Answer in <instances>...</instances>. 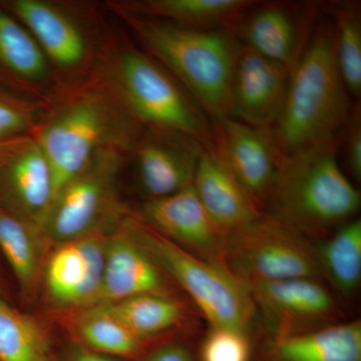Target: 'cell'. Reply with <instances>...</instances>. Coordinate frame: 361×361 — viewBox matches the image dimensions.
Here are the masks:
<instances>
[{"label": "cell", "mask_w": 361, "mask_h": 361, "mask_svg": "<svg viewBox=\"0 0 361 361\" xmlns=\"http://www.w3.org/2000/svg\"><path fill=\"white\" fill-rule=\"evenodd\" d=\"M142 130L92 68L87 77L56 85L42 99L33 135L51 164L56 195L99 152L111 149L130 157Z\"/></svg>", "instance_id": "cell-1"}, {"label": "cell", "mask_w": 361, "mask_h": 361, "mask_svg": "<svg viewBox=\"0 0 361 361\" xmlns=\"http://www.w3.org/2000/svg\"><path fill=\"white\" fill-rule=\"evenodd\" d=\"M142 49L189 92L213 126L229 116L233 73L242 44L232 28L196 30L110 9Z\"/></svg>", "instance_id": "cell-2"}, {"label": "cell", "mask_w": 361, "mask_h": 361, "mask_svg": "<svg viewBox=\"0 0 361 361\" xmlns=\"http://www.w3.org/2000/svg\"><path fill=\"white\" fill-rule=\"evenodd\" d=\"M338 135L302 147L280 163L265 211L311 241L355 219L361 196L338 161Z\"/></svg>", "instance_id": "cell-3"}, {"label": "cell", "mask_w": 361, "mask_h": 361, "mask_svg": "<svg viewBox=\"0 0 361 361\" xmlns=\"http://www.w3.org/2000/svg\"><path fill=\"white\" fill-rule=\"evenodd\" d=\"M92 68L144 129L176 130L212 148L214 126L200 106L160 63L122 32L104 30Z\"/></svg>", "instance_id": "cell-4"}, {"label": "cell", "mask_w": 361, "mask_h": 361, "mask_svg": "<svg viewBox=\"0 0 361 361\" xmlns=\"http://www.w3.org/2000/svg\"><path fill=\"white\" fill-rule=\"evenodd\" d=\"M353 106L337 66L334 26H318L290 71L283 110L272 128L280 153L338 134Z\"/></svg>", "instance_id": "cell-5"}, {"label": "cell", "mask_w": 361, "mask_h": 361, "mask_svg": "<svg viewBox=\"0 0 361 361\" xmlns=\"http://www.w3.org/2000/svg\"><path fill=\"white\" fill-rule=\"evenodd\" d=\"M123 224L189 297L211 327L251 334L256 314L248 287L227 268L189 253L154 231L135 214Z\"/></svg>", "instance_id": "cell-6"}, {"label": "cell", "mask_w": 361, "mask_h": 361, "mask_svg": "<svg viewBox=\"0 0 361 361\" xmlns=\"http://www.w3.org/2000/svg\"><path fill=\"white\" fill-rule=\"evenodd\" d=\"M129 156L103 151L61 188L42 231L51 247L92 234L116 231L130 213L118 191V180Z\"/></svg>", "instance_id": "cell-7"}, {"label": "cell", "mask_w": 361, "mask_h": 361, "mask_svg": "<svg viewBox=\"0 0 361 361\" xmlns=\"http://www.w3.org/2000/svg\"><path fill=\"white\" fill-rule=\"evenodd\" d=\"M225 261L245 285L299 278L323 281L314 242L266 211L227 232Z\"/></svg>", "instance_id": "cell-8"}, {"label": "cell", "mask_w": 361, "mask_h": 361, "mask_svg": "<svg viewBox=\"0 0 361 361\" xmlns=\"http://www.w3.org/2000/svg\"><path fill=\"white\" fill-rule=\"evenodd\" d=\"M1 6L32 35L58 84L87 77L96 63L104 30L85 6L54 0H6Z\"/></svg>", "instance_id": "cell-9"}, {"label": "cell", "mask_w": 361, "mask_h": 361, "mask_svg": "<svg viewBox=\"0 0 361 361\" xmlns=\"http://www.w3.org/2000/svg\"><path fill=\"white\" fill-rule=\"evenodd\" d=\"M264 338L295 336L341 322L343 311L325 282L310 278L247 284Z\"/></svg>", "instance_id": "cell-10"}, {"label": "cell", "mask_w": 361, "mask_h": 361, "mask_svg": "<svg viewBox=\"0 0 361 361\" xmlns=\"http://www.w3.org/2000/svg\"><path fill=\"white\" fill-rule=\"evenodd\" d=\"M54 196L51 164L35 135L0 142V209L42 230Z\"/></svg>", "instance_id": "cell-11"}, {"label": "cell", "mask_w": 361, "mask_h": 361, "mask_svg": "<svg viewBox=\"0 0 361 361\" xmlns=\"http://www.w3.org/2000/svg\"><path fill=\"white\" fill-rule=\"evenodd\" d=\"M108 236L92 234L51 247L42 282L51 305L75 312L99 304Z\"/></svg>", "instance_id": "cell-12"}, {"label": "cell", "mask_w": 361, "mask_h": 361, "mask_svg": "<svg viewBox=\"0 0 361 361\" xmlns=\"http://www.w3.org/2000/svg\"><path fill=\"white\" fill-rule=\"evenodd\" d=\"M135 215L154 231L189 253L227 268V231L207 212L193 185L170 196L142 202Z\"/></svg>", "instance_id": "cell-13"}, {"label": "cell", "mask_w": 361, "mask_h": 361, "mask_svg": "<svg viewBox=\"0 0 361 361\" xmlns=\"http://www.w3.org/2000/svg\"><path fill=\"white\" fill-rule=\"evenodd\" d=\"M205 146L176 130L144 129L129 158L144 201L170 196L193 185Z\"/></svg>", "instance_id": "cell-14"}, {"label": "cell", "mask_w": 361, "mask_h": 361, "mask_svg": "<svg viewBox=\"0 0 361 361\" xmlns=\"http://www.w3.org/2000/svg\"><path fill=\"white\" fill-rule=\"evenodd\" d=\"M212 149L230 174L265 211L283 158L272 129L252 127L228 118L214 126Z\"/></svg>", "instance_id": "cell-15"}, {"label": "cell", "mask_w": 361, "mask_h": 361, "mask_svg": "<svg viewBox=\"0 0 361 361\" xmlns=\"http://www.w3.org/2000/svg\"><path fill=\"white\" fill-rule=\"evenodd\" d=\"M290 70L242 44L230 90L229 116L272 129L283 110Z\"/></svg>", "instance_id": "cell-16"}, {"label": "cell", "mask_w": 361, "mask_h": 361, "mask_svg": "<svg viewBox=\"0 0 361 361\" xmlns=\"http://www.w3.org/2000/svg\"><path fill=\"white\" fill-rule=\"evenodd\" d=\"M176 286L125 224L108 236L99 303L145 294L175 295Z\"/></svg>", "instance_id": "cell-17"}, {"label": "cell", "mask_w": 361, "mask_h": 361, "mask_svg": "<svg viewBox=\"0 0 361 361\" xmlns=\"http://www.w3.org/2000/svg\"><path fill=\"white\" fill-rule=\"evenodd\" d=\"M244 13L235 28L240 42L264 58L292 70L311 37L310 11L295 6L257 4Z\"/></svg>", "instance_id": "cell-18"}, {"label": "cell", "mask_w": 361, "mask_h": 361, "mask_svg": "<svg viewBox=\"0 0 361 361\" xmlns=\"http://www.w3.org/2000/svg\"><path fill=\"white\" fill-rule=\"evenodd\" d=\"M56 85L39 45L0 4V90L42 101Z\"/></svg>", "instance_id": "cell-19"}, {"label": "cell", "mask_w": 361, "mask_h": 361, "mask_svg": "<svg viewBox=\"0 0 361 361\" xmlns=\"http://www.w3.org/2000/svg\"><path fill=\"white\" fill-rule=\"evenodd\" d=\"M252 361H361V322H341L295 334L264 338Z\"/></svg>", "instance_id": "cell-20"}, {"label": "cell", "mask_w": 361, "mask_h": 361, "mask_svg": "<svg viewBox=\"0 0 361 361\" xmlns=\"http://www.w3.org/2000/svg\"><path fill=\"white\" fill-rule=\"evenodd\" d=\"M193 188L207 212L225 231L239 229L264 212L230 174L212 148L202 154Z\"/></svg>", "instance_id": "cell-21"}, {"label": "cell", "mask_w": 361, "mask_h": 361, "mask_svg": "<svg viewBox=\"0 0 361 361\" xmlns=\"http://www.w3.org/2000/svg\"><path fill=\"white\" fill-rule=\"evenodd\" d=\"M252 0H121L108 1L110 9L156 18L196 30H235Z\"/></svg>", "instance_id": "cell-22"}, {"label": "cell", "mask_w": 361, "mask_h": 361, "mask_svg": "<svg viewBox=\"0 0 361 361\" xmlns=\"http://www.w3.org/2000/svg\"><path fill=\"white\" fill-rule=\"evenodd\" d=\"M51 248L42 230L0 209V250L28 298L39 291Z\"/></svg>", "instance_id": "cell-23"}, {"label": "cell", "mask_w": 361, "mask_h": 361, "mask_svg": "<svg viewBox=\"0 0 361 361\" xmlns=\"http://www.w3.org/2000/svg\"><path fill=\"white\" fill-rule=\"evenodd\" d=\"M323 282L337 299L357 293L361 281V221L353 219L315 243Z\"/></svg>", "instance_id": "cell-24"}, {"label": "cell", "mask_w": 361, "mask_h": 361, "mask_svg": "<svg viewBox=\"0 0 361 361\" xmlns=\"http://www.w3.org/2000/svg\"><path fill=\"white\" fill-rule=\"evenodd\" d=\"M130 330L146 341L179 329L192 320L193 310L176 295L145 294L104 303Z\"/></svg>", "instance_id": "cell-25"}, {"label": "cell", "mask_w": 361, "mask_h": 361, "mask_svg": "<svg viewBox=\"0 0 361 361\" xmlns=\"http://www.w3.org/2000/svg\"><path fill=\"white\" fill-rule=\"evenodd\" d=\"M73 313V329L90 350L111 357H135L149 343L128 329L106 304H96Z\"/></svg>", "instance_id": "cell-26"}, {"label": "cell", "mask_w": 361, "mask_h": 361, "mask_svg": "<svg viewBox=\"0 0 361 361\" xmlns=\"http://www.w3.org/2000/svg\"><path fill=\"white\" fill-rule=\"evenodd\" d=\"M0 361H52L49 339L37 320L0 298Z\"/></svg>", "instance_id": "cell-27"}, {"label": "cell", "mask_w": 361, "mask_h": 361, "mask_svg": "<svg viewBox=\"0 0 361 361\" xmlns=\"http://www.w3.org/2000/svg\"><path fill=\"white\" fill-rule=\"evenodd\" d=\"M337 66L350 97L361 96V13L356 1L331 4Z\"/></svg>", "instance_id": "cell-28"}, {"label": "cell", "mask_w": 361, "mask_h": 361, "mask_svg": "<svg viewBox=\"0 0 361 361\" xmlns=\"http://www.w3.org/2000/svg\"><path fill=\"white\" fill-rule=\"evenodd\" d=\"M251 334L240 330L211 327L199 345L198 361H252Z\"/></svg>", "instance_id": "cell-29"}, {"label": "cell", "mask_w": 361, "mask_h": 361, "mask_svg": "<svg viewBox=\"0 0 361 361\" xmlns=\"http://www.w3.org/2000/svg\"><path fill=\"white\" fill-rule=\"evenodd\" d=\"M40 111L42 101L0 90V142L33 134Z\"/></svg>", "instance_id": "cell-30"}, {"label": "cell", "mask_w": 361, "mask_h": 361, "mask_svg": "<svg viewBox=\"0 0 361 361\" xmlns=\"http://www.w3.org/2000/svg\"><path fill=\"white\" fill-rule=\"evenodd\" d=\"M343 157L351 177L361 180V106L360 102L353 104L350 116L344 126Z\"/></svg>", "instance_id": "cell-31"}, {"label": "cell", "mask_w": 361, "mask_h": 361, "mask_svg": "<svg viewBox=\"0 0 361 361\" xmlns=\"http://www.w3.org/2000/svg\"><path fill=\"white\" fill-rule=\"evenodd\" d=\"M142 361H198V357L186 342L172 341L159 344Z\"/></svg>", "instance_id": "cell-32"}, {"label": "cell", "mask_w": 361, "mask_h": 361, "mask_svg": "<svg viewBox=\"0 0 361 361\" xmlns=\"http://www.w3.org/2000/svg\"><path fill=\"white\" fill-rule=\"evenodd\" d=\"M71 361H118L111 356L102 355L90 349L80 348L73 353Z\"/></svg>", "instance_id": "cell-33"}, {"label": "cell", "mask_w": 361, "mask_h": 361, "mask_svg": "<svg viewBox=\"0 0 361 361\" xmlns=\"http://www.w3.org/2000/svg\"><path fill=\"white\" fill-rule=\"evenodd\" d=\"M0 298H2V292H1V289H0Z\"/></svg>", "instance_id": "cell-34"}]
</instances>
